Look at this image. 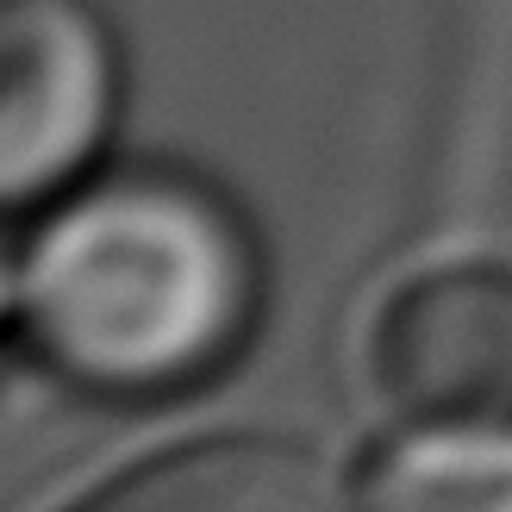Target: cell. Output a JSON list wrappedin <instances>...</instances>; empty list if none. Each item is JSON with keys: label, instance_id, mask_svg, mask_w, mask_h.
<instances>
[{"label": "cell", "instance_id": "cell-1", "mask_svg": "<svg viewBox=\"0 0 512 512\" xmlns=\"http://www.w3.org/2000/svg\"><path fill=\"white\" fill-rule=\"evenodd\" d=\"M263 306L244 213L188 169H100L44 200L13 263V325L88 394L144 400L219 375Z\"/></svg>", "mask_w": 512, "mask_h": 512}, {"label": "cell", "instance_id": "cell-2", "mask_svg": "<svg viewBox=\"0 0 512 512\" xmlns=\"http://www.w3.org/2000/svg\"><path fill=\"white\" fill-rule=\"evenodd\" d=\"M119 119V44L88 0H0V194L19 219L88 182Z\"/></svg>", "mask_w": 512, "mask_h": 512}, {"label": "cell", "instance_id": "cell-3", "mask_svg": "<svg viewBox=\"0 0 512 512\" xmlns=\"http://www.w3.org/2000/svg\"><path fill=\"white\" fill-rule=\"evenodd\" d=\"M375 381L406 419L512 425V269L413 275L375 325Z\"/></svg>", "mask_w": 512, "mask_h": 512}, {"label": "cell", "instance_id": "cell-4", "mask_svg": "<svg viewBox=\"0 0 512 512\" xmlns=\"http://www.w3.org/2000/svg\"><path fill=\"white\" fill-rule=\"evenodd\" d=\"M319 469L288 438H200L182 450L144 456L132 475L100 488L94 506L113 512H294L319 506Z\"/></svg>", "mask_w": 512, "mask_h": 512}, {"label": "cell", "instance_id": "cell-5", "mask_svg": "<svg viewBox=\"0 0 512 512\" xmlns=\"http://www.w3.org/2000/svg\"><path fill=\"white\" fill-rule=\"evenodd\" d=\"M350 494L388 512H512V425L406 419Z\"/></svg>", "mask_w": 512, "mask_h": 512}]
</instances>
